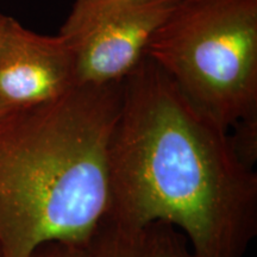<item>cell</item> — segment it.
<instances>
[{
    "mask_svg": "<svg viewBox=\"0 0 257 257\" xmlns=\"http://www.w3.org/2000/svg\"><path fill=\"white\" fill-rule=\"evenodd\" d=\"M146 55L221 127L257 118V0H180Z\"/></svg>",
    "mask_w": 257,
    "mask_h": 257,
    "instance_id": "cell-3",
    "label": "cell"
},
{
    "mask_svg": "<svg viewBox=\"0 0 257 257\" xmlns=\"http://www.w3.org/2000/svg\"><path fill=\"white\" fill-rule=\"evenodd\" d=\"M227 131L144 56L121 81L102 223L133 230L166 221L199 257H245L257 236V174Z\"/></svg>",
    "mask_w": 257,
    "mask_h": 257,
    "instance_id": "cell-1",
    "label": "cell"
},
{
    "mask_svg": "<svg viewBox=\"0 0 257 257\" xmlns=\"http://www.w3.org/2000/svg\"><path fill=\"white\" fill-rule=\"evenodd\" d=\"M8 17H9V16H5V15L0 14V37H2L3 31H4V28H5L6 21H8Z\"/></svg>",
    "mask_w": 257,
    "mask_h": 257,
    "instance_id": "cell-8",
    "label": "cell"
},
{
    "mask_svg": "<svg viewBox=\"0 0 257 257\" xmlns=\"http://www.w3.org/2000/svg\"><path fill=\"white\" fill-rule=\"evenodd\" d=\"M89 244L98 257H199L181 231L160 220L133 230L102 223Z\"/></svg>",
    "mask_w": 257,
    "mask_h": 257,
    "instance_id": "cell-6",
    "label": "cell"
},
{
    "mask_svg": "<svg viewBox=\"0 0 257 257\" xmlns=\"http://www.w3.org/2000/svg\"><path fill=\"white\" fill-rule=\"evenodd\" d=\"M78 86L66 38L28 30L8 17L0 37V104L10 110L60 98Z\"/></svg>",
    "mask_w": 257,
    "mask_h": 257,
    "instance_id": "cell-5",
    "label": "cell"
},
{
    "mask_svg": "<svg viewBox=\"0 0 257 257\" xmlns=\"http://www.w3.org/2000/svg\"><path fill=\"white\" fill-rule=\"evenodd\" d=\"M30 257H98L91 244L49 242L42 244Z\"/></svg>",
    "mask_w": 257,
    "mask_h": 257,
    "instance_id": "cell-7",
    "label": "cell"
},
{
    "mask_svg": "<svg viewBox=\"0 0 257 257\" xmlns=\"http://www.w3.org/2000/svg\"><path fill=\"white\" fill-rule=\"evenodd\" d=\"M121 81L78 85L0 118V257L89 244L108 210V147Z\"/></svg>",
    "mask_w": 257,
    "mask_h": 257,
    "instance_id": "cell-2",
    "label": "cell"
},
{
    "mask_svg": "<svg viewBox=\"0 0 257 257\" xmlns=\"http://www.w3.org/2000/svg\"><path fill=\"white\" fill-rule=\"evenodd\" d=\"M9 111H11V110H10V108H8L6 106H4L3 104H0V118H2L4 114L8 113Z\"/></svg>",
    "mask_w": 257,
    "mask_h": 257,
    "instance_id": "cell-9",
    "label": "cell"
},
{
    "mask_svg": "<svg viewBox=\"0 0 257 257\" xmlns=\"http://www.w3.org/2000/svg\"><path fill=\"white\" fill-rule=\"evenodd\" d=\"M180 0H75L60 29L75 56L78 85L120 82Z\"/></svg>",
    "mask_w": 257,
    "mask_h": 257,
    "instance_id": "cell-4",
    "label": "cell"
}]
</instances>
